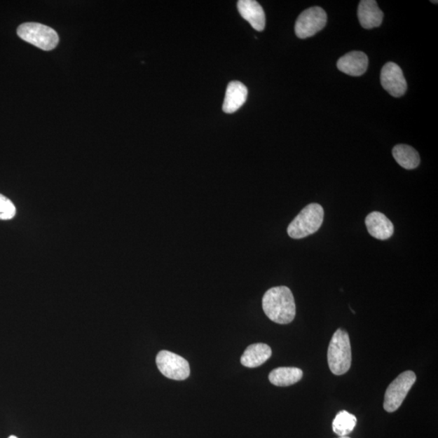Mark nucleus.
I'll return each mask as SVG.
<instances>
[{"mask_svg":"<svg viewBox=\"0 0 438 438\" xmlns=\"http://www.w3.org/2000/svg\"><path fill=\"white\" fill-rule=\"evenodd\" d=\"M17 210L12 200L0 194V220L12 219Z\"/></svg>","mask_w":438,"mask_h":438,"instance_id":"nucleus-18","label":"nucleus"},{"mask_svg":"<svg viewBox=\"0 0 438 438\" xmlns=\"http://www.w3.org/2000/svg\"><path fill=\"white\" fill-rule=\"evenodd\" d=\"M248 96V89L240 81H231L226 89L223 110L228 114L238 111L243 106Z\"/></svg>","mask_w":438,"mask_h":438,"instance_id":"nucleus-13","label":"nucleus"},{"mask_svg":"<svg viewBox=\"0 0 438 438\" xmlns=\"http://www.w3.org/2000/svg\"><path fill=\"white\" fill-rule=\"evenodd\" d=\"M328 364L334 375L346 374L352 365V348L348 333L338 329L334 334L328 348Z\"/></svg>","mask_w":438,"mask_h":438,"instance_id":"nucleus-2","label":"nucleus"},{"mask_svg":"<svg viewBox=\"0 0 438 438\" xmlns=\"http://www.w3.org/2000/svg\"><path fill=\"white\" fill-rule=\"evenodd\" d=\"M19 37L25 42L43 50H51L57 46L59 36L53 28L43 24L28 22L20 25L18 29Z\"/></svg>","mask_w":438,"mask_h":438,"instance_id":"nucleus-4","label":"nucleus"},{"mask_svg":"<svg viewBox=\"0 0 438 438\" xmlns=\"http://www.w3.org/2000/svg\"><path fill=\"white\" fill-rule=\"evenodd\" d=\"M395 161L406 170L415 169L419 166L420 158L414 148L406 145H398L392 151Z\"/></svg>","mask_w":438,"mask_h":438,"instance_id":"nucleus-16","label":"nucleus"},{"mask_svg":"<svg viewBox=\"0 0 438 438\" xmlns=\"http://www.w3.org/2000/svg\"><path fill=\"white\" fill-rule=\"evenodd\" d=\"M358 19L366 29L379 27L383 20V13L374 0H362L359 4Z\"/></svg>","mask_w":438,"mask_h":438,"instance_id":"nucleus-11","label":"nucleus"},{"mask_svg":"<svg viewBox=\"0 0 438 438\" xmlns=\"http://www.w3.org/2000/svg\"><path fill=\"white\" fill-rule=\"evenodd\" d=\"M381 83L390 95L395 97L404 95L408 89L403 71L393 62L385 64L381 69Z\"/></svg>","mask_w":438,"mask_h":438,"instance_id":"nucleus-8","label":"nucleus"},{"mask_svg":"<svg viewBox=\"0 0 438 438\" xmlns=\"http://www.w3.org/2000/svg\"><path fill=\"white\" fill-rule=\"evenodd\" d=\"M357 423V417L347 411H341L333 421V431L339 437H346L353 431Z\"/></svg>","mask_w":438,"mask_h":438,"instance_id":"nucleus-17","label":"nucleus"},{"mask_svg":"<svg viewBox=\"0 0 438 438\" xmlns=\"http://www.w3.org/2000/svg\"><path fill=\"white\" fill-rule=\"evenodd\" d=\"M324 214L321 205H308L288 226V235L292 239L299 240L317 233L323 224Z\"/></svg>","mask_w":438,"mask_h":438,"instance_id":"nucleus-3","label":"nucleus"},{"mask_svg":"<svg viewBox=\"0 0 438 438\" xmlns=\"http://www.w3.org/2000/svg\"><path fill=\"white\" fill-rule=\"evenodd\" d=\"M266 315L278 324H289L296 317V303L292 291L285 286L268 290L262 298Z\"/></svg>","mask_w":438,"mask_h":438,"instance_id":"nucleus-1","label":"nucleus"},{"mask_svg":"<svg viewBox=\"0 0 438 438\" xmlns=\"http://www.w3.org/2000/svg\"><path fill=\"white\" fill-rule=\"evenodd\" d=\"M416 381V376L412 371L401 374L385 391L384 409L386 411L394 412L399 409L408 395L412 385Z\"/></svg>","mask_w":438,"mask_h":438,"instance_id":"nucleus-5","label":"nucleus"},{"mask_svg":"<svg viewBox=\"0 0 438 438\" xmlns=\"http://www.w3.org/2000/svg\"><path fill=\"white\" fill-rule=\"evenodd\" d=\"M8 438H18V437L15 436H10Z\"/></svg>","mask_w":438,"mask_h":438,"instance_id":"nucleus-19","label":"nucleus"},{"mask_svg":"<svg viewBox=\"0 0 438 438\" xmlns=\"http://www.w3.org/2000/svg\"><path fill=\"white\" fill-rule=\"evenodd\" d=\"M302 378V370L292 367L275 369L269 375L271 383L277 386H289L297 383Z\"/></svg>","mask_w":438,"mask_h":438,"instance_id":"nucleus-15","label":"nucleus"},{"mask_svg":"<svg viewBox=\"0 0 438 438\" xmlns=\"http://www.w3.org/2000/svg\"><path fill=\"white\" fill-rule=\"evenodd\" d=\"M238 9L241 17L247 20L252 28L262 31L266 27V15L260 4L254 0H240Z\"/></svg>","mask_w":438,"mask_h":438,"instance_id":"nucleus-12","label":"nucleus"},{"mask_svg":"<svg viewBox=\"0 0 438 438\" xmlns=\"http://www.w3.org/2000/svg\"><path fill=\"white\" fill-rule=\"evenodd\" d=\"M365 225L369 233L378 240H388L394 234L395 228L392 221L378 211L370 213L366 217Z\"/></svg>","mask_w":438,"mask_h":438,"instance_id":"nucleus-9","label":"nucleus"},{"mask_svg":"<svg viewBox=\"0 0 438 438\" xmlns=\"http://www.w3.org/2000/svg\"><path fill=\"white\" fill-rule=\"evenodd\" d=\"M368 56L362 51H352L343 56L337 62V67L342 73L353 76H360L367 71Z\"/></svg>","mask_w":438,"mask_h":438,"instance_id":"nucleus-10","label":"nucleus"},{"mask_svg":"<svg viewBox=\"0 0 438 438\" xmlns=\"http://www.w3.org/2000/svg\"><path fill=\"white\" fill-rule=\"evenodd\" d=\"M432 3L437 4V1H431Z\"/></svg>","mask_w":438,"mask_h":438,"instance_id":"nucleus-21","label":"nucleus"},{"mask_svg":"<svg viewBox=\"0 0 438 438\" xmlns=\"http://www.w3.org/2000/svg\"><path fill=\"white\" fill-rule=\"evenodd\" d=\"M327 15L320 7L305 10L297 18L295 32L299 39H305L315 35L326 27Z\"/></svg>","mask_w":438,"mask_h":438,"instance_id":"nucleus-6","label":"nucleus"},{"mask_svg":"<svg viewBox=\"0 0 438 438\" xmlns=\"http://www.w3.org/2000/svg\"><path fill=\"white\" fill-rule=\"evenodd\" d=\"M156 364L159 371L167 378L183 381L189 377L190 367L187 360L168 350H161L158 354Z\"/></svg>","mask_w":438,"mask_h":438,"instance_id":"nucleus-7","label":"nucleus"},{"mask_svg":"<svg viewBox=\"0 0 438 438\" xmlns=\"http://www.w3.org/2000/svg\"><path fill=\"white\" fill-rule=\"evenodd\" d=\"M272 350L265 343L252 344L246 348L240 359L242 364L247 368H256L271 357Z\"/></svg>","mask_w":438,"mask_h":438,"instance_id":"nucleus-14","label":"nucleus"},{"mask_svg":"<svg viewBox=\"0 0 438 438\" xmlns=\"http://www.w3.org/2000/svg\"><path fill=\"white\" fill-rule=\"evenodd\" d=\"M338 438H350V437L346 436V437H339Z\"/></svg>","mask_w":438,"mask_h":438,"instance_id":"nucleus-20","label":"nucleus"}]
</instances>
